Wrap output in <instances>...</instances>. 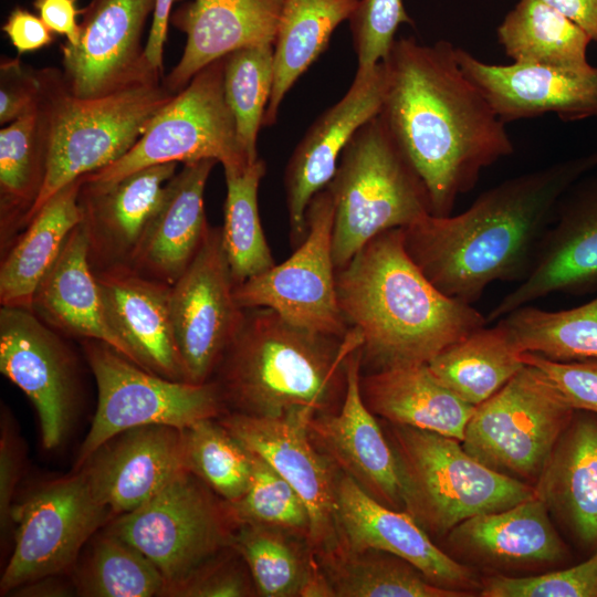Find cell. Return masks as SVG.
I'll return each instance as SVG.
<instances>
[{
	"instance_id": "obj_1",
	"label": "cell",
	"mask_w": 597,
	"mask_h": 597,
	"mask_svg": "<svg viewBox=\"0 0 597 597\" xmlns=\"http://www.w3.org/2000/svg\"><path fill=\"white\" fill-rule=\"evenodd\" d=\"M457 46L396 39L383 61L386 91L379 116L422 180L431 214H451L483 169L514 154L505 123L464 74Z\"/></svg>"
},
{
	"instance_id": "obj_2",
	"label": "cell",
	"mask_w": 597,
	"mask_h": 597,
	"mask_svg": "<svg viewBox=\"0 0 597 597\" xmlns=\"http://www.w3.org/2000/svg\"><path fill=\"white\" fill-rule=\"evenodd\" d=\"M597 169V150L501 181L455 216L402 229L404 245L443 294L473 304L494 282H522L564 192Z\"/></svg>"
},
{
	"instance_id": "obj_3",
	"label": "cell",
	"mask_w": 597,
	"mask_h": 597,
	"mask_svg": "<svg viewBox=\"0 0 597 597\" xmlns=\"http://www.w3.org/2000/svg\"><path fill=\"white\" fill-rule=\"evenodd\" d=\"M337 301L363 335L362 371L428 364L486 325L472 304L440 292L411 260L402 229L369 240L335 271Z\"/></svg>"
},
{
	"instance_id": "obj_4",
	"label": "cell",
	"mask_w": 597,
	"mask_h": 597,
	"mask_svg": "<svg viewBox=\"0 0 597 597\" xmlns=\"http://www.w3.org/2000/svg\"><path fill=\"white\" fill-rule=\"evenodd\" d=\"M362 344L356 327L337 337L293 324L271 308H244L210 380L228 411L310 421L338 410L348 362Z\"/></svg>"
},
{
	"instance_id": "obj_5",
	"label": "cell",
	"mask_w": 597,
	"mask_h": 597,
	"mask_svg": "<svg viewBox=\"0 0 597 597\" xmlns=\"http://www.w3.org/2000/svg\"><path fill=\"white\" fill-rule=\"evenodd\" d=\"M40 75L48 127L46 174L24 228L60 189L124 156L175 95L155 81L83 100L69 92L62 72L44 69Z\"/></svg>"
},
{
	"instance_id": "obj_6",
	"label": "cell",
	"mask_w": 597,
	"mask_h": 597,
	"mask_svg": "<svg viewBox=\"0 0 597 597\" xmlns=\"http://www.w3.org/2000/svg\"><path fill=\"white\" fill-rule=\"evenodd\" d=\"M404 511L428 533L449 534L463 521L512 507L536 495L533 485L496 472L461 441L387 422Z\"/></svg>"
},
{
	"instance_id": "obj_7",
	"label": "cell",
	"mask_w": 597,
	"mask_h": 597,
	"mask_svg": "<svg viewBox=\"0 0 597 597\" xmlns=\"http://www.w3.org/2000/svg\"><path fill=\"white\" fill-rule=\"evenodd\" d=\"M326 188L334 208L335 269L379 233L408 227L431 213L422 180L379 114L345 146Z\"/></svg>"
},
{
	"instance_id": "obj_8",
	"label": "cell",
	"mask_w": 597,
	"mask_h": 597,
	"mask_svg": "<svg viewBox=\"0 0 597 597\" xmlns=\"http://www.w3.org/2000/svg\"><path fill=\"white\" fill-rule=\"evenodd\" d=\"M231 505L187 469L106 531L140 551L161 573L164 596L232 547L239 525Z\"/></svg>"
},
{
	"instance_id": "obj_9",
	"label": "cell",
	"mask_w": 597,
	"mask_h": 597,
	"mask_svg": "<svg viewBox=\"0 0 597 597\" xmlns=\"http://www.w3.org/2000/svg\"><path fill=\"white\" fill-rule=\"evenodd\" d=\"M223 63L224 56L200 70L155 115L124 156L83 176L84 184L105 187L134 171L166 163L214 159L223 168L252 164L241 148L226 102Z\"/></svg>"
},
{
	"instance_id": "obj_10",
	"label": "cell",
	"mask_w": 597,
	"mask_h": 597,
	"mask_svg": "<svg viewBox=\"0 0 597 597\" xmlns=\"http://www.w3.org/2000/svg\"><path fill=\"white\" fill-rule=\"evenodd\" d=\"M84 350L96 380L98 400L76 469L125 430L149 425L182 430L228 411L213 380L195 384L164 378L100 341L86 339Z\"/></svg>"
},
{
	"instance_id": "obj_11",
	"label": "cell",
	"mask_w": 597,
	"mask_h": 597,
	"mask_svg": "<svg viewBox=\"0 0 597 597\" xmlns=\"http://www.w3.org/2000/svg\"><path fill=\"white\" fill-rule=\"evenodd\" d=\"M576 410L535 366H525L475 406L462 440L488 468L534 486Z\"/></svg>"
},
{
	"instance_id": "obj_12",
	"label": "cell",
	"mask_w": 597,
	"mask_h": 597,
	"mask_svg": "<svg viewBox=\"0 0 597 597\" xmlns=\"http://www.w3.org/2000/svg\"><path fill=\"white\" fill-rule=\"evenodd\" d=\"M334 208L325 187L306 209L307 232L280 264L234 286L242 308L266 307L298 326L344 337L350 329L337 301L332 255Z\"/></svg>"
},
{
	"instance_id": "obj_13",
	"label": "cell",
	"mask_w": 597,
	"mask_h": 597,
	"mask_svg": "<svg viewBox=\"0 0 597 597\" xmlns=\"http://www.w3.org/2000/svg\"><path fill=\"white\" fill-rule=\"evenodd\" d=\"M111 515L80 471L34 491L13 506L14 546L1 576V595L74 565L84 544Z\"/></svg>"
},
{
	"instance_id": "obj_14",
	"label": "cell",
	"mask_w": 597,
	"mask_h": 597,
	"mask_svg": "<svg viewBox=\"0 0 597 597\" xmlns=\"http://www.w3.org/2000/svg\"><path fill=\"white\" fill-rule=\"evenodd\" d=\"M222 227H210L198 253L170 286L169 307L189 383L211 379L244 318L234 296Z\"/></svg>"
},
{
	"instance_id": "obj_15",
	"label": "cell",
	"mask_w": 597,
	"mask_h": 597,
	"mask_svg": "<svg viewBox=\"0 0 597 597\" xmlns=\"http://www.w3.org/2000/svg\"><path fill=\"white\" fill-rule=\"evenodd\" d=\"M156 0H91L83 8L80 39L62 45V77L78 98L105 96L160 81L145 57L142 38Z\"/></svg>"
},
{
	"instance_id": "obj_16",
	"label": "cell",
	"mask_w": 597,
	"mask_h": 597,
	"mask_svg": "<svg viewBox=\"0 0 597 597\" xmlns=\"http://www.w3.org/2000/svg\"><path fill=\"white\" fill-rule=\"evenodd\" d=\"M218 420L264 459L296 491L310 516L308 542L316 557L341 546L336 486L339 469L312 441L298 418H263L227 411Z\"/></svg>"
},
{
	"instance_id": "obj_17",
	"label": "cell",
	"mask_w": 597,
	"mask_h": 597,
	"mask_svg": "<svg viewBox=\"0 0 597 597\" xmlns=\"http://www.w3.org/2000/svg\"><path fill=\"white\" fill-rule=\"evenodd\" d=\"M597 291V169L561 197L528 275L489 312L486 323L555 293Z\"/></svg>"
},
{
	"instance_id": "obj_18",
	"label": "cell",
	"mask_w": 597,
	"mask_h": 597,
	"mask_svg": "<svg viewBox=\"0 0 597 597\" xmlns=\"http://www.w3.org/2000/svg\"><path fill=\"white\" fill-rule=\"evenodd\" d=\"M0 371L32 401L44 448L57 447L74 399L73 360L57 332L32 310L1 306Z\"/></svg>"
},
{
	"instance_id": "obj_19",
	"label": "cell",
	"mask_w": 597,
	"mask_h": 597,
	"mask_svg": "<svg viewBox=\"0 0 597 597\" xmlns=\"http://www.w3.org/2000/svg\"><path fill=\"white\" fill-rule=\"evenodd\" d=\"M386 91L383 62L356 71L345 95L308 127L287 161L284 174L290 241L295 249L306 238V209L333 178L338 159L354 134L380 112Z\"/></svg>"
},
{
	"instance_id": "obj_20",
	"label": "cell",
	"mask_w": 597,
	"mask_h": 597,
	"mask_svg": "<svg viewBox=\"0 0 597 597\" xmlns=\"http://www.w3.org/2000/svg\"><path fill=\"white\" fill-rule=\"evenodd\" d=\"M336 495L339 548L385 551L409 562L439 587L468 594L481 589L475 573L434 545L411 515L379 503L341 470Z\"/></svg>"
},
{
	"instance_id": "obj_21",
	"label": "cell",
	"mask_w": 597,
	"mask_h": 597,
	"mask_svg": "<svg viewBox=\"0 0 597 597\" xmlns=\"http://www.w3.org/2000/svg\"><path fill=\"white\" fill-rule=\"evenodd\" d=\"M464 74L490 105L510 122L554 114L564 122L597 119V66L583 71L540 64H490L457 46Z\"/></svg>"
},
{
	"instance_id": "obj_22",
	"label": "cell",
	"mask_w": 597,
	"mask_h": 597,
	"mask_svg": "<svg viewBox=\"0 0 597 597\" xmlns=\"http://www.w3.org/2000/svg\"><path fill=\"white\" fill-rule=\"evenodd\" d=\"M184 469L182 430L149 425L111 438L77 471L94 499L117 516L143 505Z\"/></svg>"
},
{
	"instance_id": "obj_23",
	"label": "cell",
	"mask_w": 597,
	"mask_h": 597,
	"mask_svg": "<svg viewBox=\"0 0 597 597\" xmlns=\"http://www.w3.org/2000/svg\"><path fill=\"white\" fill-rule=\"evenodd\" d=\"M360 348L347 366L345 395L337 411L314 416L307 430L315 447L379 503L404 511L396 459L360 392Z\"/></svg>"
},
{
	"instance_id": "obj_24",
	"label": "cell",
	"mask_w": 597,
	"mask_h": 597,
	"mask_svg": "<svg viewBox=\"0 0 597 597\" xmlns=\"http://www.w3.org/2000/svg\"><path fill=\"white\" fill-rule=\"evenodd\" d=\"M106 318L138 366L188 381L169 307L170 285L128 265L94 271Z\"/></svg>"
},
{
	"instance_id": "obj_25",
	"label": "cell",
	"mask_w": 597,
	"mask_h": 597,
	"mask_svg": "<svg viewBox=\"0 0 597 597\" xmlns=\"http://www.w3.org/2000/svg\"><path fill=\"white\" fill-rule=\"evenodd\" d=\"M283 0H191L170 17L186 34L182 55L164 85L181 91L205 66L242 48L273 44Z\"/></svg>"
},
{
	"instance_id": "obj_26",
	"label": "cell",
	"mask_w": 597,
	"mask_h": 597,
	"mask_svg": "<svg viewBox=\"0 0 597 597\" xmlns=\"http://www.w3.org/2000/svg\"><path fill=\"white\" fill-rule=\"evenodd\" d=\"M177 164L153 165L105 187L83 181L78 203L93 271L129 265Z\"/></svg>"
},
{
	"instance_id": "obj_27",
	"label": "cell",
	"mask_w": 597,
	"mask_h": 597,
	"mask_svg": "<svg viewBox=\"0 0 597 597\" xmlns=\"http://www.w3.org/2000/svg\"><path fill=\"white\" fill-rule=\"evenodd\" d=\"M217 163H186L166 182L128 266L170 286L181 276L210 229L203 193Z\"/></svg>"
},
{
	"instance_id": "obj_28",
	"label": "cell",
	"mask_w": 597,
	"mask_h": 597,
	"mask_svg": "<svg viewBox=\"0 0 597 597\" xmlns=\"http://www.w3.org/2000/svg\"><path fill=\"white\" fill-rule=\"evenodd\" d=\"M31 310L54 331L103 342L137 364L106 318L82 221L71 231L57 259L38 285Z\"/></svg>"
},
{
	"instance_id": "obj_29",
	"label": "cell",
	"mask_w": 597,
	"mask_h": 597,
	"mask_svg": "<svg viewBox=\"0 0 597 597\" xmlns=\"http://www.w3.org/2000/svg\"><path fill=\"white\" fill-rule=\"evenodd\" d=\"M534 489L582 546L597 551V415L575 411Z\"/></svg>"
},
{
	"instance_id": "obj_30",
	"label": "cell",
	"mask_w": 597,
	"mask_h": 597,
	"mask_svg": "<svg viewBox=\"0 0 597 597\" xmlns=\"http://www.w3.org/2000/svg\"><path fill=\"white\" fill-rule=\"evenodd\" d=\"M546 504L535 495L512 507L472 516L448 535L459 553L494 566L541 565L563 561L567 549Z\"/></svg>"
},
{
	"instance_id": "obj_31",
	"label": "cell",
	"mask_w": 597,
	"mask_h": 597,
	"mask_svg": "<svg viewBox=\"0 0 597 597\" xmlns=\"http://www.w3.org/2000/svg\"><path fill=\"white\" fill-rule=\"evenodd\" d=\"M359 386L375 416L461 442L475 408L441 384L427 364L365 373Z\"/></svg>"
},
{
	"instance_id": "obj_32",
	"label": "cell",
	"mask_w": 597,
	"mask_h": 597,
	"mask_svg": "<svg viewBox=\"0 0 597 597\" xmlns=\"http://www.w3.org/2000/svg\"><path fill=\"white\" fill-rule=\"evenodd\" d=\"M83 177L52 196L2 253L1 306L32 308L35 290L57 259L69 234L82 221L78 195Z\"/></svg>"
},
{
	"instance_id": "obj_33",
	"label": "cell",
	"mask_w": 597,
	"mask_h": 597,
	"mask_svg": "<svg viewBox=\"0 0 597 597\" xmlns=\"http://www.w3.org/2000/svg\"><path fill=\"white\" fill-rule=\"evenodd\" d=\"M359 0H283L274 42V80L263 127L277 121L285 95L326 50Z\"/></svg>"
},
{
	"instance_id": "obj_34",
	"label": "cell",
	"mask_w": 597,
	"mask_h": 597,
	"mask_svg": "<svg viewBox=\"0 0 597 597\" xmlns=\"http://www.w3.org/2000/svg\"><path fill=\"white\" fill-rule=\"evenodd\" d=\"M48 159V127L41 104L0 130L1 253L10 247L42 190Z\"/></svg>"
},
{
	"instance_id": "obj_35",
	"label": "cell",
	"mask_w": 597,
	"mask_h": 597,
	"mask_svg": "<svg viewBox=\"0 0 597 597\" xmlns=\"http://www.w3.org/2000/svg\"><path fill=\"white\" fill-rule=\"evenodd\" d=\"M488 325L449 345L427 364L441 384L474 407L525 366L506 328L500 322Z\"/></svg>"
},
{
	"instance_id": "obj_36",
	"label": "cell",
	"mask_w": 597,
	"mask_h": 597,
	"mask_svg": "<svg viewBox=\"0 0 597 597\" xmlns=\"http://www.w3.org/2000/svg\"><path fill=\"white\" fill-rule=\"evenodd\" d=\"M498 42L516 63L583 71L589 35L541 0H519L496 28Z\"/></svg>"
},
{
	"instance_id": "obj_37",
	"label": "cell",
	"mask_w": 597,
	"mask_h": 597,
	"mask_svg": "<svg viewBox=\"0 0 597 597\" xmlns=\"http://www.w3.org/2000/svg\"><path fill=\"white\" fill-rule=\"evenodd\" d=\"M336 597H462L470 594L439 587L404 558L379 549L338 548L316 557Z\"/></svg>"
},
{
	"instance_id": "obj_38",
	"label": "cell",
	"mask_w": 597,
	"mask_h": 597,
	"mask_svg": "<svg viewBox=\"0 0 597 597\" xmlns=\"http://www.w3.org/2000/svg\"><path fill=\"white\" fill-rule=\"evenodd\" d=\"M232 547L244 561L256 596L295 597L315 555L305 536L284 528L240 522Z\"/></svg>"
},
{
	"instance_id": "obj_39",
	"label": "cell",
	"mask_w": 597,
	"mask_h": 597,
	"mask_svg": "<svg viewBox=\"0 0 597 597\" xmlns=\"http://www.w3.org/2000/svg\"><path fill=\"white\" fill-rule=\"evenodd\" d=\"M496 322L506 328L521 353L556 362L597 359V297L555 312L527 304Z\"/></svg>"
},
{
	"instance_id": "obj_40",
	"label": "cell",
	"mask_w": 597,
	"mask_h": 597,
	"mask_svg": "<svg viewBox=\"0 0 597 597\" xmlns=\"http://www.w3.org/2000/svg\"><path fill=\"white\" fill-rule=\"evenodd\" d=\"M223 170L227 196L222 241L237 285L275 264L258 206V191L265 174V163L258 158L244 167H227Z\"/></svg>"
},
{
	"instance_id": "obj_41",
	"label": "cell",
	"mask_w": 597,
	"mask_h": 597,
	"mask_svg": "<svg viewBox=\"0 0 597 597\" xmlns=\"http://www.w3.org/2000/svg\"><path fill=\"white\" fill-rule=\"evenodd\" d=\"M75 593L84 597L164 596L166 582L137 548L105 530L74 570Z\"/></svg>"
},
{
	"instance_id": "obj_42",
	"label": "cell",
	"mask_w": 597,
	"mask_h": 597,
	"mask_svg": "<svg viewBox=\"0 0 597 597\" xmlns=\"http://www.w3.org/2000/svg\"><path fill=\"white\" fill-rule=\"evenodd\" d=\"M274 80V45L242 48L224 56L223 92L234 117L241 148L258 160L256 139Z\"/></svg>"
},
{
	"instance_id": "obj_43",
	"label": "cell",
	"mask_w": 597,
	"mask_h": 597,
	"mask_svg": "<svg viewBox=\"0 0 597 597\" xmlns=\"http://www.w3.org/2000/svg\"><path fill=\"white\" fill-rule=\"evenodd\" d=\"M185 468L232 504L245 493L252 453L217 419L182 429Z\"/></svg>"
},
{
	"instance_id": "obj_44",
	"label": "cell",
	"mask_w": 597,
	"mask_h": 597,
	"mask_svg": "<svg viewBox=\"0 0 597 597\" xmlns=\"http://www.w3.org/2000/svg\"><path fill=\"white\" fill-rule=\"evenodd\" d=\"M251 453L250 484L240 500L229 503L237 519L284 528L308 540L310 516L304 502L272 465Z\"/></svg>"
},
{
	"instance_id": "obj_45",
	"label": "cell",
	"mask_w": 597,
	"mask_h": 597,
	"mask_svg": "<svg viewBox=\"0 0 597 597\" xmlns=\"http://www.w3.org/2000/svg\"><path fill=\"white\" fill-rule=\"evenodd\" d=\"M348 22L360 72L388 56L400 24H413L402 0H359Z\"/></svg>"
},
{
	"instance_id": "obj_46",
	"label": "cell",
	"mask_w": 597,
	"mask_h": 597,
	"mask_svg": "<svg viewBox=\"0 0 597 597\" xmlns=\"http://www.w3.org/2000/svg\"><path fill=\"white\" fill-rule=\"evenodd\" d=\"M480 596L597 597V551L578 565L538 576H491L482 583Z\"/></svg>"
},
{
	"instance_id": "obj_47",
	"label": "cell",
	"mask_w": 597,
	"mask_h": 597,
	"mask_svg": "<svg viewBox=\"0 0 597 597\" xmlns=\"http://www.w3.org/2000/svg\"><path fill=\"white\" fill-rule=\"evenodd\" d=\"M174 597H249L256 596L249 569L233 547H230L172 588Z\"/></svg>"
},
{
	"instance_id": "obj_48",
	"label": "cell",
	"mask_w": 597,
	"mask_h": 597,
	"mask_svg": "<svg viewBox=\"0 0 597 597\" xmlns=\"http://www.w3.org/2000/svg\"><path fill=\"white\" fill-rule=\"evenodd\" d=\"M525 364L538 368L574 410L597 415V359L556 362L522 353Z\"/></svg>"
},
{
	"instance_id": "obj_49",
	"label": "cell",
	"mask_w": 597,
	"mask_h": 597,
	"mask_svg": "<svg viewBox=\"0 0 597 597\" xmlns=\"http://www.w3.org/2000/svg\"><path fill=\"white\" fill-rule=\"evenodd\" d=\"M40 71L20 57H2L0 63V124L8 125L35 109L41 101Z\"/></svg>"
},
{
	"instance_id": "obj_50",
	"label": "cell",
	"mask_w": 597,
	"mask_h": 597,
	"mask_svg": "<svg viewBox=\"0 0 597 597\" xmlns=\"http://www.w3.org/2000/svg\"><path fill=\"white\" fill-rule=\"evenodd\" d=\"M22 463L20 442L2 416L0 439V528L1 540L6 541L12 526L13 492L19 480Z\"/></svg>"
},
{
	"instance_id": "obj_51",
	"label": "cell",
	"mask_w": 597,
	"mask_h": 597,
	"mask_svg": "<svg viewBox=\"0 0 597 597\" xmlns=\"http://www.w3.org/2000/svg\"><path fill=\"white\" fill-rule=\"evenodd\" d=\"M1 30L19 54L43 49L54 40V33L43 20L21 7H15L9 13Z\"/></svg>"
},
{
	"instance_id": "obj_52",
	"label": "cell",
	"mask_w": 597,
	"mask_h": 597,
	"mask_svg": "<svg viewBox=\"0 0 597 597\" xmlns=\"http://www.w3.org/2000/svg\"><path fill=\"white\" fill-rule=\"evenodd\" d=\"M78 0H34L33 7L38 15L53 33L64 35L66 44L75 45L80 39L78 15L83 8L77 7Z\"/></svg>"
},
{
	"instance_id": "obj_53",
	"label": "cell",
	"mask_w": 597,
	"mask_h": 597,
	"mask_svg": "<svg viewBox=\"0 0 597 597\" xmlns=\"http://www.w3.org/2000/svg\"><path fill=\"white\" fill-rule=\"evenodd\" d=\"M178 0H156L150 30L145 44V57L149 65L163 74L164 46L167 39L171 7Z\"/></svg>"
},
{
	"instance_id": "obj_54",
	"label": "cell",
	"mask_w": 597,
	"mask_h": 597,
	"mask_svg": "<svg viewBox=\"0 0 597 597\" xmlns=\"http://www.w3.org/2000/svg\"><path fill=\"white\" fill-rule=\"evenodd\" d=\"M579 25L597 43V0H541Z\"/></svg>"
},
{
	"instance_id": "obj_55",
	"label": "cell",
	"mask_w": 597,
	"mask_h": 597,
	"mask_svg": "<svg viewBox=\"0 0 597 597\" xmlns=\"http://www.w3.org/2000/svg\"><path fill=\"white\" fill-rule=\"evenodd\" d=\"M298 597H336L333 585L315 558Z\"/></svg>"
},
{
	"instance_id": "obj_56",
	"label": "cell",
	"mask_w": 597,
	"mask_h": 597,
	"mask_svg": "<svg viewBox=\"0 0 597 597\" xmlns=\"http://www.w3.org/2000/svg\"><path fill=\"white\" fill-rule=\"evenodd\" d=\"M53 576L44 577L35 582L25 584L12 591L20 593L19 596H66L69 589L57 580L52 579Z\"/></svg>"
},
{
	"instance_id": "obj_57",
	"label": "cell",
	"mask_w": 597,
	"mask_h": 597,
	"mask_svg": "<svg viewBox=\"0 0 597 597\" xmlns=\"http://www.w3.org/2000/svg\"><path fill=\"white\" fill-rule=\"evenodd\" d=\"M178 1H180V0H178Z\"/></svg>"
}]
</instances>
